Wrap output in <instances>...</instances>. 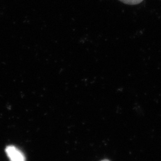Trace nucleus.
Segmentation results:
<instances>
[{
	"label": "nucleus",
	"mask_w": 161,
	"mask_h": 161,
	"mask_svg": "<svg viewBox=\"0 0 161 161\" xmlns=\"http://www.w3.org/2000/svg\"><path fill=\"white\" fill-rule=\"evenodd\" d=\"M6 152L10 161H25L23 153L14 146H7Z\"/></svg>",
	"instance_id": "f257e3e1"
},
{
	"label": "nucleus",
	"mask_w": 161,
	"mask_h": 161,
	"mask_svg": "<svg viewBox=\"0 0 161 161\" xmlns=\"http://www.w3.org/2000/svg\"><path fill=\"white\" fill-rule=\"evenodd\" d=\"M121 2L127 4H130V5H136L140 4L142 3L143 0H119Z\"/></svg>",
	"instance_id": "f03ea898"
},
{
	"label": "nucleus",
	"mask_w": 161,
	"mask_h": 161,
	"mask_svg": "<svg viewBox=\"0 0 161 161\" xmlns=\"http://www.w3.org/2000/svg\"><path fill=\"white\" fill-rule=\"evenodd\" d=\"M110 161L109 160H108V159H104V160H102V161Z\"/></svg>",
	"instance_id": "7ed1b4c3"
}]
</instances>
